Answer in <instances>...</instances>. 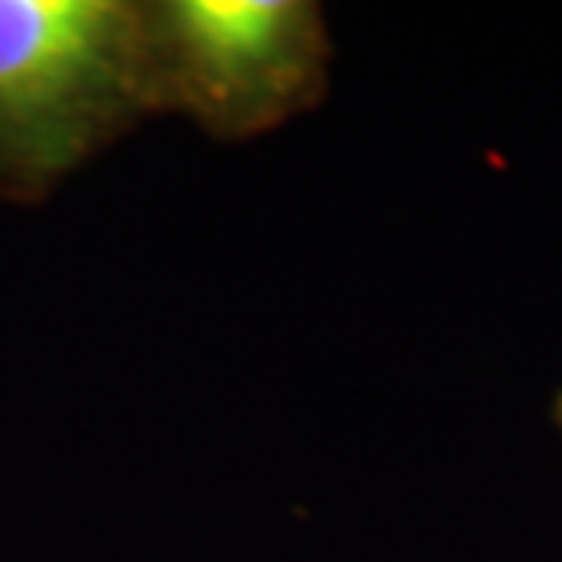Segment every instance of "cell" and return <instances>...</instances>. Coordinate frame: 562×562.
Here are the masks:
<instances>
[{
	"label": "cell",
	"mask_w": 562,
	"mask_h": 562,
	"mask_svg": "<svg viewBox=\"0 0 562 562\" xmlns=\"http://www.w3.org/2000/svg\"><path fill=\"white\" fill-rule=\"evenodd\" d=\"M157 114L241 143L329 92V22L314 0H139Z\"/></svg>",
	"instance_id": "7a4b0ae2"
},
{
	"label": "cell",
	"mask_w": 562,
	"mask_h": 562,
	"mask_svg": "<svg viewBox=\"0 0 562 562\" xmlns=\"http://www.w3.org/2000/svg\"><path fill=\"white\" fill-rule=\"evenodd\" d=\"M161 117L139 0H0V205H37Z\"/></svg>",
	"instance_id": "6da1fadb"
},
{
	"label": "cell",
	"mask_w": 562,
	"mask_h": 562,
	"mask_svg": "<svg viewBox=\"0 0 562 562\" xmlns=\"http://www.w3.org/2000/svg\"><path fill=\"white\" fill-rule=\"evenodd\" d=\"M552 417H555V424H559V431H562V391L555 395V406H552Z\"/></svg>",
	"instance_id": "3957f363"
}]
</instances>
